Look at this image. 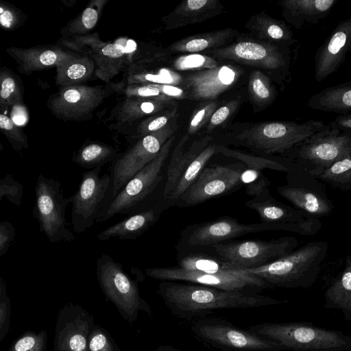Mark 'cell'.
I'll return each instance as SVG.
<instances>
[{
	"instance_id": "1",
	"label": "cell",
	"mask_w": 351,
	"mask_h": 351,
	"mask_svg": "<svg viewBox=\"0 0 351 351\" xmlns=\"http://www.w3.org/2000/svg\"><path fill=\"white\" fill-rule=\"evenodd\" d=\"M158 293L171 312L183 318L219 309L257 308L288 302L252 292L228 291L175 281H162Z\"/></svg>"
},
{
	"instance_id": "2",
	"label": "cell",
	"mask_w": 351,
	"mask_h": 351,
	"mask_svg": "<svg viewBox=\"0 0 351 351\" xmlns=\"http://www.w3.org/2000/svg\"><path fill=\"white\" fill-rule=\"evenodd\" d=\"M329 128V123L317 120L302 123L290 121L236 123L219 145L244 147L265 157L282 156L313 134Z\"/></svg>"
},
{
	"instance_id": "3",
	"label": "cell",
	"mask_w": 351,
	"mask_h": 351,
	"mask_svg": "<svg viewBox=\"0 0 351 351\" xmlns=\"http://www.w3.org/2000/svg\"><path fill=\"white\" fill-rule=\"evenodd\" d=\"M328 248L326 241L309 242L272 263L243 271L258 276L269 287L308 289L317 280Z\"/></svg>"
},
{
	"instance_id": "4",
	"label": "cell",
	"mask_w": 351,
	"mask_h": 351,
	"mask_svg": "<svg viewBox=\"0 0 351 351\" xmlns=\"http://www.w3.org/2000/svg\"><path fill=\"white\" fill-rule=\"evenodd\" d=\"M204 54L220 62L255 67L278 84L289 74L290 46L262 41L252 36H239L231 44Z\"/></svg>"
},
{
	"instance_id": "5",
	"label": "cell",
	"mask_w": 351,
	"mask_h": 351,
	"mask_svg": "<svg viewBox=\"0 0 351 351\" xmlns=\"http://www.w3.org/2000/svg\"><path fill=\"white\" fill-rule=\"evenodd\" d=\"M175 139L174 134L164 144L158 156L104 205L96 223L104 222L117 215H131L154 202H151L152 197L163 179L164 166Z\"/></svg>"
},
{
	"instance_id": "6",
	"label": "cell",
	"mask_w": 351,
	"mask_h": 351,
	"mask_svg": "<svg viewBox=\"0 0 351 351\" xmlns=\"http://www.w3.org/2000/svg\"><path fill=\"white\" fill-rule=\"evenodd\" d=\"M250 331L287 350L351 351V335L306 323H265L252 326Z\"/></svg>"
},
{
	"instance_id": "7",
	"label": "cell",
	"mask_w": 351,
	"mask_h": 351,
	"mask_svg": "<svg viewBox=\"0 0 351 351\" xmlns=\"http://www.w3.org/2000/svg\"><path fill=\"white\" fill-rule=\"evenodd\" d=\"M351 152V131L330 125L294 146L282 156L316 176Z\"/></svg>"
},
{
	"instance_id": "8",
	"label": "cell",
	"mask_w": 351,
	"mask_h": 351,
	"mask_svg": "<svg viewBox=\"0 0 351 351\" xmlns=\"http://www.w3.org/2000/svg\"><path fill=\"white\" fill-rule=\"evenodd\" d=\"M96 275L105 297L130 324L137 320L139 312L151 314L147 302L139 292L137 283L123 270V265L103 253L97 259Z\"/></svg>"
},
{
	"instance_id": "9",
	"label": "cell",
	"mask_w": 351,
	"mask_h": 351,
	"mask_svg": "<svg viewBox=\"0 0 351 351\" xmlns=\"http://www.w3.org/2000/svg\"><path fill=\"white\" fill-rule=\"evenodd\" d=\"M178 128L176 119L164 128L132 142L123 152L118 154L109 168L110 186L104 205L158 156L167 141L175 134Z\"/></svg>"
},
{
	"instance_id": "10",
	"label": "cell",
	"mask_w": 351,
	"mask_h": 351,
	"mask_svg": "<svg viewBox=\"0 0 351 351\" xmlns=\"http://www.w3.org/2000/svg\"><path fill=\"white\" fill-rule=\"evenodd\" d=\"M34 217L39 224L40 231L51 243L72 242L75 236L69 228L66 217L71 197H65L61 183L39 174L34 187Z\"/></svg>"
},
{
	"instance_id": "11",
	"label": "cell",
	"mask_w": 351,
	"mask_h": 351,
	"mask_svg": "<svg viewBox=\"0 0 351 351\" xmlns=\"http://www.w3.org/2000/svg\"><path fill=\"white\" fill-rule=\"evenodd\" d=\"M298 246L294 237L277 239L247 240L221 243L207 247L213 254L239 270L256 268L272 263L293 252ZM206 248V247H205Z\"/></svg>"
},
{
	"instance_id": "12",
	"label": "cell",
	"mask_w": 351,
	"mask_h": 351,
	"mask_svg": "<svg viewBox=\"0 0 351 351\" xmlns=\"http://www.w3.org/2000/svg\"><path fill=\"white\" fill-rule=\"evenodd\" d=\"M116 92V84L104 86L84 84L60 87L51 95L47 105L57 119L64 121L90 120L104 101Z\"/></svg>"
},
{
	"instance_id": "13",
	"label": "cell",
	"mask_w": 351,
	"mask_h": 351,
	"mask_svg": "<svg viewBox=\"0 0 351 351\" xmlns=\"http://www.w3.org/2000/svg\"><path fill=\"white\" fill-rule=\"evenodd\" d=\"M101 167L88 170L82 176L78 189L71 197V225L79 234L90 228L101 211L108 193L110 176H100Z\"/></svg>"
},
{
	"instance_id": "14",
	"label": "cell",
	"mask_w": 351,
	"mask_h": 351,
	"mask_svg": "<svg viewBox=\"0 0 351 351\" xmlns=\"http://www.w3.org/2000/svg\"><path fill=\"white\" fill-rule=\"evenodd\" d=\"M277 191L294 208L310 217L319 219L333 212L334 206L328 197L326 186L302 169L288 173L287 184L279 186Z\"/></svg>"
},
{
	"instance_id": "15",
	"label": "cell",
	"mask_w": 351,
	"mask_h": 351,
	"mask_svg": "<svg viewBox=\"0 0 351 351\" xmlns=\"http://www.w3.org/2000/svg\"><path fill=\"white\" fill-rule=\"evenodd\" d=\"M147 276L162 281H182L228 291L251 292L269 286L257 276L243 270L234 273L208 274L180 267H152L145 269Z\"/></svg>"
},
{
	"instance_id": "16",
	"label": "cell",
	"mask_w": 351,
	"mask_h": 351,
	"mask_svg": "<svg viewBox=\"0 0 351 351\" xmlns=\"http://www.w3.org/2000/svg\"><path fill=\"white\" fill-rule=\"evenodd\" d=\"M245 168L241 162L205 167L176 205L193 206L232 191L243 184L241 178Z\"/></svg>"
},
{
	"instance_id": "17",
	"label": "cell",
	"mask_w": 351,
	"mask_h": 351,
	"mask_svg": "<svg viewBox=\"0 0 351 351\" xmlns=\"http://www.w3.org/2000/svg\"><path fill=\"white\" fill-rule=\"evenodd\" d=\"M258 214L262 222L279 226L282 230L313 236L322 227L319 219L307 216L297 208L276 199L268 189L245 202Z\"/></svg>"
},
{
	"instance_id": "18",
	"label": "cell",
	"mask_w": 351,
	"mask_h": 351,
	"mask_svg": "<svg viewBox=\"0 0 351 351\" xmlns=\"http://www.w3.org/2000/svg\"><path fill=\"white\" fill-rule=\"evenodd\" d=\"M265 230H282V228L264 222L241 223L228 216L191 226L182 232L181 241L186 247L204 249L246 234Z\"/></svg>"
},
{
	"instance_id": "19",
	"label": "cell",
	"mask_w": 351,
	"mask_h": 351,
	"mask_svg": "<svg viewBox=\"0 0 351 351\" xmlns=\"http://www.w3.org/2000/svg\"><path fill=\"white\" fill-rule=\"evenodd\" d=\"M94 317L79 304L69 302L58 311L55 326L53 351H88Z\"/></svg>"
},
{
	"instance_id": "20",
	"label": "cell",
	"mask_w": 351,
	"mask_h": 351,
	"mask_svg": "<svg viewBox=\"0 0 351 351\" xmlns=\"http://www.w3.org/2000/svg\"><path fill=\"white\" fill-rule=\"evenodd\" d=\"M195 333L204 341L234 350L241 351H282L287 350L280 343L229 325L199 322L193 327Z\"/></svg>"
},
{
	"instance_id": "21",
	"label": "cell",
	"mask_w": 351,
	"mask_h": 351,
	"mask_svg": "<svg viewBox=\"0 0 351 351\" xmlns=\"http://www.w3.org/2000/svg\"><path fill=\"white\" fill-rule=\"evenodd\" d=\"M243 74V69L235 64H221L214 68L184 75L182 87L186 92L187 99L215 100L234 86Z\"/></svg>"
},
{
	"instance_id": "22",
	"label": "cell",
	"mask_w": 351,
	"mask_h": 351,
	"mask_svg": "<svg viewBox=\"0 0 351 351\" xmlns=\"http://www.w3.org/2000/svg\"><path fill=\"white\" fill-rule=\"evenodd\" d=\"M138 44L133 40L119 38L112 43L101 41L89 52L96 64L95 76L102 81H110L120 71L124 72L135 60L150 52L141 53Z\"/></svg>"
},
{
	"instance_id": "23",
	"label": "cell",
	"mask_w": 351,
	"mask_h": 351,
	"mask_svg": "<svg viewBox=\"0 0 351 351\" xmlns=\"http://www.w3.org/2000/svg\"><path fill=\"white\" fill-rule=\"evenodd\" d=\"M166 55L162 51H156L134 61L124 72L120 84L182 86L184 75L173 71L168 66H162V63L166 61Z\"/></svg>"
},
{
	"instance_id": "24",
	"label": "cell",
	"mask_w": 351,
	"mask_h": 351,
	"mask_svg": "<svg viewBox=\"0 0 351 351\" xmlns=\"http://www.w3.org/2000/svg\"><path fill=\"white\" fill-rule=\"evenodd\" d=\"M351 51V16L340 22L315 56V78L320 82L335 72Z\"/></svg>"
},
{
	"instance_id": "25",
	"label": "cell",
	"mask_w": 351,
	"mask_h": 351,
	"mask_svg": "<svg viewBox=\"0 0 351 351\" xmlns=\"http://www.w3.org/2000/svg\"><path fill=\"white\" fill-rule=\"evenodd\" d=\"M178 104L173 99L124 97L111 110L107 119L111 122L108 127L123 133L142 119Z\"/></svg>"
},
{
	"instance_id": "26",
	"label": "cell",
	"mask_w": 351,
	"mask_h": 351,
	"mask_svg": "<svg viewBox=\"0 0 351 351\" xmlns=\"http://www.w3.org/2000/svg\"><path fill=\"white\" fill-rule=\"evenodd\" d=\"M6 53L17 64V70L25 75H30L62 64L80 55L58 45L36 46L29 48L10 47Z\"/></svg>"
},
{
	"instance_id": "27",
	"label": "cell",
	"mask_w": 351,
	"mask_h": 351,
	"mask_svg": "<svg viewBox=\"0 0 351 351\" xmlns=\"http://www.w3.org/2000/svg\"><path fill=\"white\" fill-rule=\"evenodd\" d=\"M165 209L167 208L161 199L155 201L143 210L103 230L97 235V238L99 241H107L113 238L134 240L151 228Z\"/></svg>"
},
{
	"instance_id": "28",
	"label": "cell",
	"mask_w": 351,
	"mask_h": 351,
	"mask_svg": "<svg viewBox=\"0 0 351 351\" xmlns=\"http://www.w3.org/2000/svg\"><path fill=\"white\" fill-rule=\"evenodd\" d=\"M189 137L185 134L175 147L170 158L167 178L162 193V200H165L174 189L180 178L191 162L213 141L210 135H205L195 140L186 147Z\"/></svg>"
},
{
	"instance_id": "29",
	"label": "cell",
	"mask_w": 351,
	"mask_h": 351,
	"mask_svg": "<svg viewBox=\"0 0 351 351\" xmlns=\"http://www.w3.org/2000/svg\"><path fill=\"white\" fill-rule=\"evenodd\" d=\"M223 8V5L217 0L183 1L162 19L165 29L171 30L202 23L219 15Z\"/></svg>"
},
{
	"instance_id": "30",
	"label": "cell",
	"mask_w": 351,
	"mask_h": 351,
	"mask_svg": "<svg viewBox=\"0 0 351 351\" xmlns=\"http://www.w3.org/2000/svg\"><path fill=\"white\" fill-rule=\"evenodd\" d=\"M337 0H284L278 4L286 22L297 29L324 19Z\"/></svg>"
},
{
	"instance_id": "31",
	"label": "cell",
	"mask_w": 351,
	"mask_h": 351,
	"mask_svg": "<svg viewBox=\"0 0 351 351\" xmlns=\"http://www.w3.org/2000/svg\"><path fill=\"white\" fill-rule=\"evenodd\" d=\"M239 33L228 27L184 37L171 44L167 51L169 53H206L231 44Z\"/></svg>"
},
{
	"instance_id": "32",
	"label": "cell",
	"mask_w": 351,
	"mask_h": 351,
	"mask_svg": "<svg viewBox=\"0 0 351 351\" xmlns=\"http://www.w3.org/2000/svg\"><path fill=\"white\" fill-rule=\"evenodd\" d=\"M245 27L250 32L251 36L262 41L289 46L297 42L285 21L273 18L264 10L252 16Z\"/></svg>"
},
{
	"instance_id": "33",
	"label": "cell",
	"mask_w": 351,
	"mask_h": 351,
	"mask_svg": "<svg viewBox=\"0 0 351 351\" xmlns=\"http://www.w3.org/2000/svg\"><path fill=\"white\" fill-rule=\"evenodd\" d=\"M324 307L342 312L344 319L351 321V255L346 258L341 272L324 293Z\"/></svg>"
},
{
	"instance_id": "34",
	"label": "cell",
	"mask_w": 351,
	"mask_h": 351,
	"mask_svg": "<svg viewBox=\"0 0 351 351\" xmlns=\"http://www.w3.org/2000/svg\"><path fill=\"white\" fill-rule=\"evenodd\" d=\"M306 105L317 110L341 114L351 113V83L345 82L326 88L313 95Z\"/></svg>"
},
{
	"instance_id": "35",
	"label": "cell",
	"mask_w": 351,
	"mask_h": 351,
	"mask_svg": "<svg viewBox=\"0 0 351 351\" xmlns=\"http://www.w3.org/2000/svg\"><path fill=\"white\" fill-rule=\"evenodd\" d=\"M56 69L55 81L60 87L82 84L96 77L94 60L84 55H78L58 65Z\"/></svg>"
},
{
	"instance_id": "36",
	"label": "cell",
	"mask_w": 351,
	"mask_h": 351,
	"mask_svg": "<svg viewBox=\"0 0 351 351\" xmlns=\"http://www.w3.org/2000/svg\"><path fill=\"white\" fill-rule=\"evenodd\" d=\"M218 144L213 141L199 155L191 162L180 178L174 189L165 200H162L167 208L175 206L178 199L186 191L199 176L209 160L218 153Z\"/></svg>"
},
{
	"instance_id": "37",
	"label": "cell",
	"mask_w": 351,
	"mask_h": 351,
	"mask_svg": "<svg viewBox=\"0 0 351 351\" xmlns=\"http://www.w3.org/2000/svg\"><path fill=\"white\" fill-rule=\"evenodd\" d=\"M119 154L114 147L106 143L87 141L73 153L71 160L84 169L91 170L112 162Z\"/></svg>"
},
{
	"instance_id": "38",
	"label": "cell",
	"mask_w": 351,
	"mask_h": 351,
	"mask_svg": "<svg viewBox=\"0 0 351 351\" xmlns=\"http://www.w3.org/2000/svg\"><path fill=\"white\" fill-rule=\"evenodd\" d=\"M217 149L218 153L237 159L246 167L259 171L269 169L288 173L300 169L295 163L283 156H255L219 144Z\"/></svg>"
},
{
	"instance_id": "39",
	"label": "cell",
	"mask_w": 351,
	"mask_h": 351,
	"mask_svg": "<svg viewBox=\"0 0 351 351\" xmlns=\"http://www.w3.org/2000/svg\"><path fill=\"white\" fill-rule=\"evenodd\" d=\"M247 90L254 111L267 108L277 96V90L272 80L267 73L259 69H255L250 73Z\"/></svg>"
},
{
	"instance_id": "40",
	"label": "cell",
	"mask_w": 351,
	"mask_h": 351,
	"mask_svg": "<svg viewBox=\"0 0 351 351\" xmlns=\"http://www.w3.org/2000/svg\"><path fill=\"white\" fill-rule=\"evenodd\" d=\"M178 263V267L182 269L208 274H226L239 271L218 256L202 252L188 254L180 258Z\"/></svg>"
},
{
	"instance_id": "41",
	"label": "cell",
	"mask_w": 351,
	"mask_h": 351,
	"mask_svg": "<svg viewBox=\"0 0 351 351\" xmlns=\"http://www.w3.org/2000/svg\"><path fill=\"white\" fill-rule=\"evenodd\" d=\"M178 117V106L169 108L142 119L123 134H125L128 141L132 143L164 128Z\"/></svg>"
},
{
	"instance_id": "42",
	"label": "cell",
	"mask_w": 351,
	"mask_h": 351,
	"mask_svg": "<svg viewBox=\"0 0 351 351\" xmlns=\"http://www.w3.org/2000/svg\"><path fill=\"white\" fill-rule=\"evenodd\" d=\"M107 0L91 1L84 11L71 21L62 30L63 36H84L97 23Z\"/></svg>"
},
{
	"instance_id": "43",
	"label": "cell",
	"mask_w": 351,
	"mask_h": 351,
	"mask_svg": "<svg viewBox=\"0 0 351 351\" xmlns=\"http://www.w3.org/2000/svg\"><path fill=\"white\" fill-rule=\"evenodd\" d=\"M0 84V109L2 113L16 104L24 103L22 80L6 66L1 69Z\"/></svg>"
},
{
	"instance_id": "44",
	"label": "cell",
	"mask_w": 351,
	"mask_h": 351,
	"mask_svg": "<svg viewBox=\"0 0 351 351\" xmlns=\"http://www.w3.org/2000/svg\"><path fill=\"white\" fill-rule=\"evenodd\" d=\"M315 177L334 188L351 191V152Z\"/></svg>"
},
{
	"instance_id": "45",
	"label": "cell",
	"mask_w": 351,
	"mask_h": 351,
	"mask_svg": "<svg viewBox=\"0 0 351 351\" xmlns=\"http://www.w3.org/2000/svg\"><path fill=\"white\" fill-rule=\"evenodd\" d=\"M221 63L213 56L204 53H184L168 62V66L173 71L189 73L216 67Z\"/></svg>"
},
{
	"instance_id": "46",
	"label": "cell",
	"mask_w": 351,
	"mask_h": 351,
	"mask_svg": "<svg viewBox=\"0 0 351 351\" xmlns=\"http://www.w3.org/2000/svg\"><path fill=\"white\" fill-rule=\"evenodd\" d=\"M241 102L242 98L237 97L221 104L213 113L205 127L206 135H210L217 129L226 124L238 110Z\"/></svg>"
},
{
	"instance_id": "47",
	"label": "cell",
	"mask_w": 351,
	"mask_h": 351,
	"mask_svg": "<svg viewBox=\"0 0 351 351\" xmlns=\"http://www.w3.org/2000/svg\"><path fill=\"white\" fill-rule=\"evenodd\" d=\"M0 128L1 133L15 151L21 152L29 147L27 136L22 127L16 124L10 117L2 112L0 114Z\"/></svg>"
},
{
	"instance_id": "48",
	"label": "cell",
	"mask_w": 351,
	"mask_h": 351,
	"mask_svg": "<svg viewBox=\"0 0 351 351\" xmlns=\"http://www.w3.org/2000/svg\"><path fill=\"white\" fill-rule=\"evenodd\" d=\"M220 105L221 102L217 99L204 101L199 105L191 114L186 134L190 137L205 128L213 113Z\"/></svg>"
},
{
	"instance_id": "49",
	"label": "cell",
	"mask_w": 351,
	"mask_h": 351,
	"mask_svg": "<svg viewBox=\"0 0 351 351\" xmlns=\"http://www.w3.org/2000/svg\"><path fill=\"white\" fill-rule=\"evenodd\" d=\"M47 341L46 330L38 332L29 330L16 339L8 351H46Z\"/></svg>"
},
{
	"instance_id": "50",
	"label": "cell",
	"mask_w": 351,
	"mask_h": 351,
	"mask_svg": "<svg viewBox=\"0 0 351 351\" xmlns=\"http://www.w3.org/2000/svg\"><path fill=\"white\" fill-rule=\"evenodd\" d=\"M88 351H121L119 347L103 327L95 324L89 336Z\"/></svg>"
},
{
	"instance_id": "51",
	"label": "cell",
	"mask_w": 351,
	"mask_h": 351,
	"mask_svg": "<svg viewBox=\"0 0 351 351\" xmlns=\"http://www.w3.org/2000/svg\"><path fill=\"white\" fill-rule=\"evenodd\" d=\"M23 185L15 180L12 174L9 173L0 180V201L3 197L16 206L22 204L23 197Z\"/></svg>"
},
{
	"instance_id": "52",
	"label": "cell",
	"mask_w": 351,
	"mask_h": 351,
	"mask_svg": "<svg viewBox=\"0 0 351 351\" xmlns=\"http://www.w3.org/2000/svg\"><path fill=\"white\" fill-rule=\"evenodd\" d=\"M242 183L246 189V193L252 197L256 196L268 189L269 180L261 171L246 167L242 174Z\"/></svg>"
},
{
	"instance_id": "53",
	"label": "cell",
	"mask_w": 351,
	"mask_h": 351,
	"mask_svg": "<svg viewBox=\"0 0 351 351\" xmlns=\"http://www.w3.org/2000/svg\"><path fill=\"white\" fill-rule=\"evenodd\" d=\"M11 301L7 293L6 283L0 278V341L5 337L10 326Z\"/></svg>"
},
{
	"instance_id": "54",
	"label": "cell",
	"mask_w": 351,
	"mask_h": 351,
	"mask_svg": "<svg viewBox=\"0 0 351 351\" xmlns=\"http://www.w3.org/2000/svg\"><path fill=\"white\" fill-rule=\"evenodd\" d=\"M23 13L6 2L1 1L0 24L3 29L12 30L22 24Z\"/></svg>"
},
{
	"instance_id": "55",
	"label": "cell",
	"mask_w": 351,
	"mask_h": 351,
	"mask_svg": "<svg viewBox=\"0 0 351 351\" xmlns=\"http://www.w3.org/2000/svg\"><path fill=\"white\" fill-rule=\"evenodd\" d=\"M16 228L8 221L0 223V257H2L9 250L14 240Z\"/></svg>"
},
{
	"instance_id": "56",
	"label": "cell",
	"mask_w": 351,
	"mask_h": 351,
	"mask_svg": "<svg viewBox=\"0 0 351 351\" xmlns=\"http://www.w3.org/2000/svg\"><path fill=\"white\" fill-rule=\"evenodd\" d=\"M166 97L175 100L187 99L186 92L182 86L167 84H155Z\"/></svg>"
},
{
	"instance_id": "57",
	"label": "cell",
	"mask_w": 351,
	"mask_h": 351,
	"mask_svg": "<svg viewBox=\"0 0 351 351\" xmlns=\"http://www.w3.org/2000/svg\"><path fill=\"white\" fill-rule=\"evenodd\" d=\"M10 109V118L16 124L21 126L28 121V113L24 103L16 104Z\"/></svg>"
},
{
	"instance_id": "58",
	"label": "cell",
	"mask_w": 351,
	"mask_h": 351,
	"mask_svg": "<svg viewBox=\"0 0 351 351\" xmlns=\"http://www.w3.org/2000/svg\"><path fill=\"white\" fill-rule=\"evenodd\" d=\"M329 124L341 130L351 131V113L339 115Z\"/></svg>"
},
{
	"instance_id": "59",
	"label": "cell",
	"mask_w": 351,
	"mask_h": 351,
	"mask_svg": "<svg viewBox=\"0 0 351 351\" xmlns=\"http://www.w3.org/2000/svg\"><path fill=\"white\" fill-rule=\"evenodd\" d=\"M156 351H173V350H171L166 347H160L159 348L157 349Z\"/></svg>"
},
{
	"instance_id": "60",
	"label": "cell",
	"mask_w": 351,
	"mask_h": 351,
	"mask_svg": "<svg viewBox=\"0 0 351 351\" xmlns=\"http://www.w3.org/2000/svg\"><path fill=\"white\" fill-rule=\"evenodd\" d=\"M350 83H351V82H350Z\"/></svg>"
}]
</instances>
